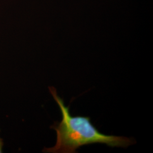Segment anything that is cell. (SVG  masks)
I'll use <instances>...</instances> for the list:
<instances>
[{"label": "cell", "mask_w": 153, "mask_h": 153, "mask_svg": "<svg viewBox=\"0 0 153 153\" xmlns=\"http://www.w3.org/2000/svg\"><path fill=\"white\" fill-rule=\"evenodd\" d=\"M49 91L58 104L62 119L55 122L51 128L57 134L56 143L52 148H44L43 152L51 153H75L78 148L94 143L105 144L110 147L127 148L136 143L134 138L105 134L98 131L88 116H71L70 106H66L63 99L58 95L53 87Z\"/></svg>", "instance_id": "1"}, {"label": "cell", "mask_w": 153, "mask_h": 153, "mask_svg": "<svg viewBox=\"0 0 153 153\" xmlns=\"http://www.w3.org/2000/svg\"><path fill=\"white\" fill-rule=\"evenodd\" d=\"M3 146V142L1 138H0V153H2V148Z\"/></svg>", "instance_id": "2"}]
</instances>
